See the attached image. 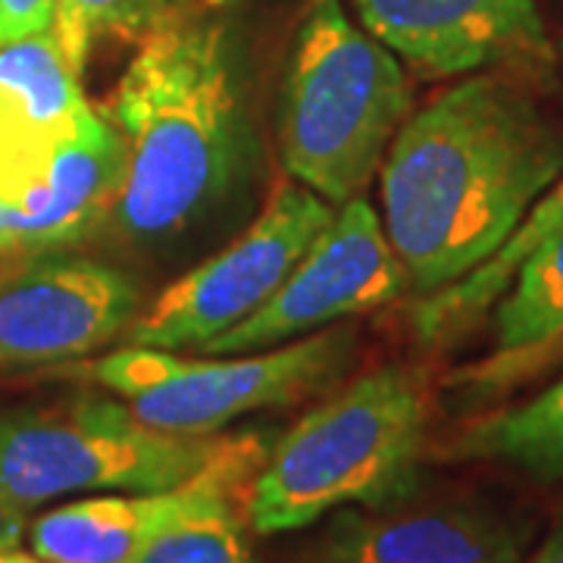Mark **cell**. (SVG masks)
I'll use <instances>...</instances> for the list:
<instances>
[{
    "label": "cell",
    "mask_w": 563,
    "mask_h": 563,
    "mask_svg": "<svg viewBox=\"0 0 563 563\" xmlns=\"http://www.w3.org/2000/svg\"><path fill=\"white\" fill-rule=\"evenodd\" d=\"M563 176V132L520 85L470 76L407 117L383 161V225L426 298L501 247Z\"/></svg>",
    "instance_id": "obj_1"
},
{
    "label": "cell",
    "mask_w": 563,
    "mask_h": 563,
    "mask_svg": "<svg viewBox=\"0 0 563 563\" xmlns=\"http://www.w3.org/2000/svg\"><path fill=\"white\" fill-rule=\"evenodd\" d=\"M129 169L110 220L129 242H163L225 198L244 157V110L220 22L169 16L139 38L110 98Z\"/></svg>",
    "instance_id": "obj_2"
},
{
    "label": "cell",
    "mask_w": 563,
    "mask_h": 563,
    "mask_svg": "<svg viewBox=\"0 0 563 563\" xmlns=\"http://www.w3.org/2000/svg\"><path fill=\"white\" fill-rule=\"evenodd\" d=\"M429 439V395L407 366H379L295 422L247 483L261 536L317 523L344 504L404 495Z\"/></svg>",
    "instance_id": "obj_3"
},
{
    "label": "cell",
    "mask_w": 563,
    "mask_h": 563,
    "mask_svg": "<svg viewBox=\"0 0 563 563\" xmlns=\"http://www.w3.org/2000/svg\"><path fill=\"white\" fill-rule=\"evenodd\" d=\"M407 117L410 81L401 60L347 20L339 0H313L282 85L285 169L342 207L373 181Z\"/></svg>",
    "instance_id": "obj_4"
},
{
    "label": "cell",
    "mask_w": 563,
    "mask_h": 563,
    "mask_svg": "<svg viewBox=\"0 0 563 563\" xmlns=\"http://www.w3.org/2000/svg\"><path fill=\"white\" fill-rule=\"evenodd\" d=\"M229 439L176 435L129 404L88 395L0 413V492L22 510L63 495L176 488L217 461Z\"/></svg>",
    "instance_id": "obj_5"
},
{
    "label": "cell",
    "mask_w": 563,
    "mask_h": 563,
    "mask_svg": "<svg viewBox=\"0 0 563 563\" xmlns=\"http://www.w3.org/2000/svg\"><path fill=\"white\" fill-rule=\"evenodd\" d=\"M351 329H320L261 354L179 357L125 344L85 366V376L129 404L141 422L176 435H217L244 413L295 404L320 391L354 354Z\"/></svg>",
    "instance_id": "obj_6"
},
{
    "label": "cell",
    "mask_w": 563,
    "mask_h": 563,
    "mask_svg": "<svg viewBox=\"0 0 563 563\" xmlns=\"http://www.w3.org/2000/svg\"><path fill=\"white\" fill-rule=\"evenodd\" d=\"M332 217L335 207L317 191L301 181H279L261 217L157 295L122 339L161 351H198L213 342L273 298Z\"/></svg>",
    "instance_id": "obj_7"
},
{
    "label": "cell",
    "mask_w": 563,
    "mask_h": 563,
    "mask_svg": "<svg viewBox=\"0 0 563 563\" xmlns=\"http://www.w3.org/2000/svg\"><path fill=\"white\" fill-rule=\"evenodd\" d=\"M407 288V273L385 235L383 217L361 195L335 207L332 222L303 251L269 301L198 347V354L229 357L295 342L332 322L391 303Z\"/></svg>",
    "instance_id": "obj_8"
},
{
    "label": "cell",
    "mask_w": 563,
    "mask_h": 563,
    "mask_svg": "<svg viewBox=\"0 0 563 563\" xmlns=\"http://www.w3.org/2000/svg\"><path fill=\"white\" fill-rule=\"evenodd\" d=\"M141 307L129 273L38 251L0 263V366L81 361L125 335Z\"/></svg>",
    "instance_id": "obj_9"
},
{
    "label": "cell",
    "mask_w": 563,
    "mask_h": 563,
    "mask_svg": "<svg viewBox=\"0 0 563 563\" xmlns=\"http://www.w3.org/2000/svg\"><path fill=\"white\" fill-rule=\"evenodd\" d=\"M363 29L422 76L548 66L536 0H354Z\"/></svg>",
    "instance_id": "obj_10"
},
{
    "label": "cell",
    "mask_w": 563,
    "mask_h": 563,
    "mask_svg": "<svg viewBox=\"0 0 563 563\" xmlns=\"http://www.w3.org/2000/svg\"><path fill=\"white\" fill-rule=\"evenodd\" d=\"M266 457L257 435L229 439L198 476L161 492H101L41 514L29 526L32 554L44 563H129L181 514L222 488L247 485Z\"/></svg>",
    "instance_id": "obj_11"
},
{
    "label": "cell",
    "mask_w": 563,
    "mask_h": 563,
    "mask_svg": "<svg viewBox=\"0 0 563 563\" xmlns=\"http://www.w3.org/2000/svg\"><path fill=\"white\" fill-rule=\"evenodd\" d=\"M95 110L54 32L0 47V203L20 207L69 135Z\"/></svg>",
    "instance_id": "obj_12"
},
{
    "label": "cell",
    "mask_w": 563,
    "mask_h": 563,
    "mask_svg": "<svg viewBox=\"0 0 563 563\" xmlns=\"http://www.w3.org/2000/svg\"><path fill=\"white\" fill-rule=\"evenodd\" d=\"M129 169L125 139L113 122L91 113L47 163L41 181L7 210L10 251H54L81 242L120 201Z\"/></svg>",
    "instance_id": "obj_13"
},
{
    "label": "cell",
    "mask_w": 563,
    "mask_h": 563,
    "mask_svg": "<svg viewBox=\"0 0 563 563\" xmlns=\"http://www.w3.org/2000/svg\"><path fill=\"white\" fill-rule=\"evenodd\" d=\"M526 532L492 507L448 504L407 514H342L325 563H520Z\"/></svg>",
    "instance_id": "obj_14"
},
{
    "label": "cell",
    "mask_w": 563,
    "mask_h": 563,
    "mask_svg": "<svg viewBox=\"0 0 563 563\" xmlns=\"http://www.w3.org/2000/svg\"><path fill=\"white\" fill-rule=\"evenodd\" d=\"M558 229H563V176L529 207V213L510 232V239L488 261L479 263L463 279L451 282L426 298H417V307L410 310L413 339L426 347L457 342L466 329H473L495 307L520 263Z\"/></svg>",
    "instance_id": "obj_15"
},
{
    "label": "cell",
    "mask_w": 563,
    "mask_h": 563,
    "mask_svg": "<svg viewBox=\"0 0 563 563\" xmlns=\"http://www.w3.org/2000/svg\"><path fill=\"white\" fill-rule=\"evenodd\" d=\"M457 461H488L532 479H563V379L529 401L485 413L451 442Z\"/></svg>",
    "instance_id": "obj_16"
},
{
    "label": "cell",
    "mask_w": 563,
    "mask_h": 563,
    "mask_svg": "<svg viewBox=\"0 0 563 563\" xmlns=\"http://www.w3.org/2000/svg\"><path fill=\"white\" fill-rule=\"evenodd\" d=\"M563 332V229L548 235L495 301V351H523Z\"/></svg>",
    "instance_id": "obj_17"
},
{
    "label": "cell",
    "mask_w": 563,
    "mask_h": 563,
    "mask_svg": "<svg viewBox=\"0 0 563 563\" xmlns=\"http://www.w3.org/2000/svg\"><path fill=\"white\" fill-rule=\"evenodd\" d=\"M244 485L222 488L157 532L129 563H257L235 498Z\"/></svg>",
    "instance_id": "obj_18"
},
{
    "label": "cell",
    "mask_w": 563,
    "mask_h": 563,
    "mask_svg": "<svg viewBox=\"0 0 563 563\" xmlns=\"http://www.w3.org/2000/svg\"><path fill=\"white\" fill-rule=\"evenodd\" d=\"M179 0H57L51 32L76 69L101 38H141L176 16Z\"/></svg>",
    "instance_id": "obj_19"
},
{
    "label": "cell",
    "mask_w": 563,
    "mask_h": 563,
    "mask_svg": "<svg viewBox=\"0 0 563 563\" xmlns=\"http://www.w3.org/2000/svg\"><path fill=\"white\" fill-rule=\"evenodd\" d=\"M563 361V332L551 342L536 344V347H523V351H495L492 357H485L479 363H470L457 369L448 383L454 388H461L466 395H476V398H488V395H498L507 391L514 385H520L529 376L542 373L548 366Z\"/></svg>",
    "instance_id": "obj_20"
},
{
    "label": "cell",
    "mask_w": 563,
    "mask_h": 563,
    "mask_svg": "<svg viewBox=\"0 0 563 563\" xmlns=\"http://www.w3.org/2000/svg\"><path fill=\"white\" fill-rule=\"evenodd\" d=\"M57 0H0V47L10 41L47 32Z\"/></svg>",
    "instance_id": "obj_21"
},
{
    "label": "cell",
    "mask_w": 563,
    "mask_h": 563,
    "mask_svg": "<svg viewBox=\"0 0 563 563\" xmlns=\"http://www.w3.org/2000/svg\"><path fill=\"white\" fill-rule=\"evenodd\" d=\"M25 536V510L0 492V551L20 548Z\"/></svg>",
    "instance_id": "obj_22"
},
{
    "label": "cell",
    "mask_w": 563,
    "mask_h": 563,
    "mask_svg": "<svg viewBox=\"0 0 563 563\" xmlns=\"http://www.w3.org/2000/svg\"><path fill=\"white\" fill-rule=\"evenodd\" d=\"M526 563H563V510H558L544 542L539 544V551Z\"/></svg>",
    "instance_id": "obj_23"
},
{
    "label": "cell",
    "mask_w": 563,
    "mask_h": 563,
    "mask_svg": "<svg viewBox=\"0 0 563 563\" xmlns=\"http://www.w3.org/2000/svg\"><path fill=\"white\" fill-rule=\"evenodd\" d=\"M0 563H44L35 554H22L20 548H10V551H0Z\"/></svg>",
    "instance_id": "obj_24"
},
{
    "label": "cell",
    "mask_w": 563,
    "mask_h": 563,
    "mask_svg": "<svg viewBox=\"0 0 563 563\" xmlns=\"http://www.w3.org/2000/svg\"><path fill=\"white\" fill-rule=\"evenodd\" d=\"M0 251H10V225H7V207L0 203Z\"/></svg>",
    "instance_id": "obj_25"
},
{
    "label": "cell",
    "mask_w": 563,
    "mask_h": 563,
    "mask_svg": "<svg viewBox=\"0 0 563 563\" xmlns=\"http://www.w3.org/2000/svg\"><path fill=\"white\" fill-rule=\"evenodd\" d=\"M0 254H10V251H0Z\"/></svg>",
    "instance_id": "obj_26"
}]
</instances>
